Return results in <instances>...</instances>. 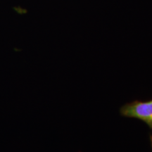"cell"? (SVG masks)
Here are the masks:
<instances>
[{
	"label": "cell",
	"instance_id": "cell-2",
	"mask_svg": "<svg viewBox=\"0 0 152 152\" xmlns=\"http://www.w3.org/2000/svg\"><path fill=\"white\" fill-rule=\"evenodd\" d=\"M151 148H152V135L151 136Z\"/></svg>",
	"mask_w": 152,
	"mask_h": 152
},
{
	"label": "cell",
	"instance_id": "cell-1",
	"mask_svg": "<svg viewBox=\"0 0 152 152\" xmlns=\"http://www.w3.org/2000/svg\"><path fill=\"white\" fill-rule=\"evenodd\" d=\"M121 114L125 117L133 118L143 121L152 129V100L126 104L121 109Z\"/></svg>",
	"mask_w": 152,
	"mask_h": 152
}]
</instances>
